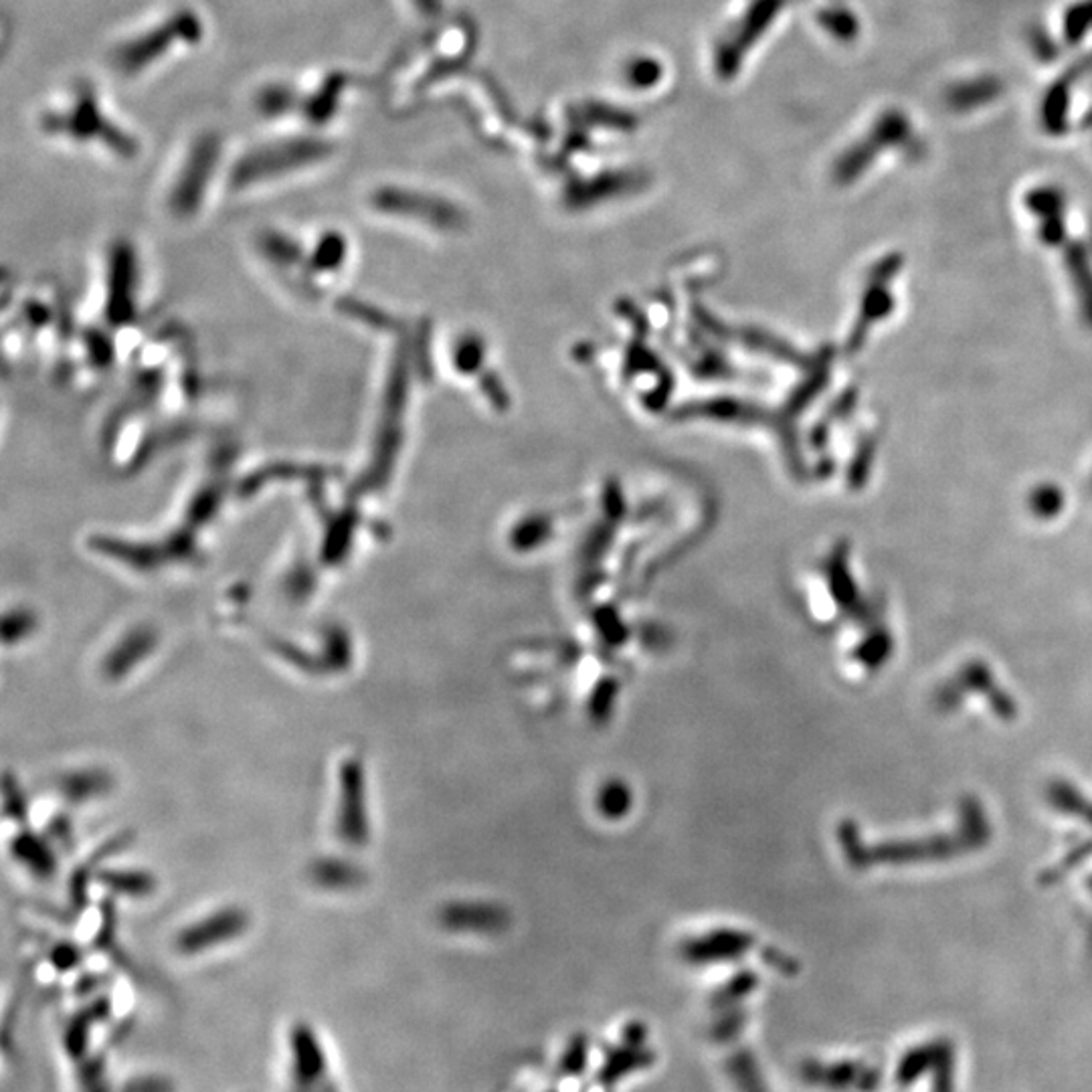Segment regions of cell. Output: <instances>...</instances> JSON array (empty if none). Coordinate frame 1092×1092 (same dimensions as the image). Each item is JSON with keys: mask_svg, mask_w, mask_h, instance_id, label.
I'll return each mask as SVG.
<instances>
[{"mask_svg": "<svg viewBox=\"0 0 1092 1092\" xmlns=\"http://www.w3.org/2000/svg\"><path fill=\"white\" fill-rule=\"evenodd\" d=\"M933 701L937 711H955L953 715H961V711H987V715L1002 723L1018 716V702L1014 701L992 664L985 659L961 662V666L953 670L941 687L937 684Z\"/></svg>", "mask_w": 1092, "mask_h": 1092, "instance_id": "cell-1", "label": "cell"}, {"mask_svg": "<svg viewBox=\"0 0 1092 1092\" xmlns=\"http://www.w3.org/2000/svg\"><path fill=\"white\" fill-rule=\"evenodd\" d=\"M337 832L338 838L351 848H363L368 841L366 813V777L361 756H349L338 773Z\"/></svg>", "mask_w": 1092, "mask_h": 1092, "instance_id": "cell-2", "label": "cell"}, {"mask_svg": "<svg viewBox=\"0 0 1092 1092\" xmlns=\"http://www.w3.org/2000/svg\"><path fill=\"white\" fill-rule=\"evenodd\" d=\"M247 923H250V919H247L245 910L235 909V907L217 910L209 917H205L203 921L186 926L177 938V947L189 955L207 951V949L219 947V945L239 937L241 933H245Z\"/></svg>", "mask_w": 1092, "mask_h": 1092, "instance_id": "cell-3", "label": "cell"}, {"mask_svg": "<svg viewBox=\"0 0 1092 1092\" xmlns=\"http://www.w3.org/2000/svg\"><path fill=\"white\" fill-rule=\"evenodd\" d=\"M900 267H902V259L898 255H890L883 262H878L872 269L869 290H866L864 302H862V316H860V324L856 328L854 344H862L870 326L886 318L895 308V295H893V290L888 292V283H893V280L897 278Z\"/></svg>", "mask_w": 1092, "mask_h": 1092, "instance_id": "cell-4", "label": "cell"}, {"mask_svg": "<svg viewBox=\"0 0 1092 1092\" xmlns=\"http://www.w3.org/2000/svg\"><path fill=\"white\" fill-rule=\"evenodd\" d=\"M158 644V635L153 628L141 626L126 633L112 652L104 659V674L112 680H120L132 672L141 662L150 658Z\"/></svg>", "mask_w": 1092, "mask_h": 1092, "instance_id": "cell-5", "label": "cell"}, {"mask_svg": "<svg viewBox=\"0 0 1092 1092\" xmlns=\"http://www.w3.org/2000/svg\"><path fill=\"white\" fill-rule=\"evenodd\" d=\"M13 854L35 876L49 878L56 872V856H53L49 841L43 840L31 832H23L14 838Z\"/></svg>", "mask_w": 1092, "mask_h": 1092, "instance_id": "cell-6", "label": "cell"}, {"mask_svg": "<svg viewBox=\"0 0 1092 1092\" xmlns=\"http://www.w3.org/2000/svg\"><path fill=\"white\" fill-rule=\"evenodd\" d=\"M314 883L328 890H349L356 888L364 881V872L351 860L342 858H323L312 866Z\"/></svg>", "mask_w": 1092, "mask_h": 1092, "instance_id": "cell-7", "label": "cell"}, {"mask_svg": "<svg viewBox=\"0 0 1092 1092\" xmlns=\"http://www.w3.org/2000/svg\"><path fill=\"white\" fill-rule=\"evenodd\" d=\"M112 789V777L101 769H77L61 779L63 798L73 803H84L99 798Z\"/></svg>", "mask_w": 1092, "mask_h": 1092, "instance_id": "cell-8", "label": "cell"}, {"mask_svg": "<svg viewBox=\"0 0 1092 1092\" xmlns=\"http://www.w3.org/2000/svg\"><path fill=\"white\" fill-rule=\"evenodd\" d=\"M1066 269L1079 298L1080 312L1087 326L1092 328V264L1087 252L1080 245H1072L1066 252Z\"/></svg>", "mask_w": 1092, "mask_h": 1092, "instance_id": "cell-9", "label": "cell"}, {"mask_svg": "<svg viewBox=\"0 0 1092 1092\" xmlns=\"http://www.w3.org/2000/svg\"><path fill=\"white\" fill-rule=\"evenodd\" d=\"M99 881L122 897H150L156 890L155 876L142 870H106L99 874Z\"/></svg>", "mask_w": 1092, "mask_h": 1092, "instance_id": "cell-10", "label": "cell"}, {"mask_svg": "<svg viewBox=\"0 0 1092 1092\" xmlns=\"http://www.w3.org/2000/svg\"><path fill=\"white\" fill-rule=\"evenodd\" d=\"M326 647H324V670L344 672L352 662V647L349 633L342 628L326 630Z\"/></svg>", "mask_w": 1092, "mask_h": 1092, "instance_id": "cell-11", "label": "cell"}, {"mask_svg": "<svg viewBox=\"0 0 1092 1092\" xmlns=\"http://www.w3.org/2000/svg\"><path fill=\"white\" fill-rule=\"evenodd\" d=\"M1028 506L1036 519L1051 520L1065 508V494L1056 484H1042L1030 494Z\"/></svg>", "mask_w": 1092, "mask_h": 1092, "instance_id": "cell-12", "label": "cell"}, {"mask_svg": "<svg viewBox=\"0 0 1092 1092\" xmlns=\"http://www.w3.org/2000/svg\"><path fill=\"white\" fill-rule=\"evenodd\" d=\"M35 630V616L25 609H16L13 614H7L2 631H4V644L11 645L23 642Z\"/></svg>", "mask_w": 1092, "mask_h": 1092, "instance_id": "cell-13", "label": "cell"}, {"mask_svg": "<svg viewBox=\"0 0 1092 1092\" xmlns=\"http://www.w3.org/2000/svg\"><path fill=\"white\" fill-rule=\"evenodd\" d=\"M4 789H7V812L13 815L14 820H23L25 817V796L23 791L19 789V785L13 784L11 777H7L4 781Z\"/></svg>", "mask_w": 1092, "mask_h": 1092, "instance_id": "cell-14", "label": "cell"}]
</instances>
